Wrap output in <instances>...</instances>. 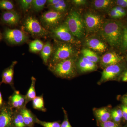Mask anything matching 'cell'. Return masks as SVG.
Here are the masks:
<instances>
[{"label":"cell","instance_id":"cell-28","mask_svg":"<svg viewBox=\"0 0 127 127\" xmlns=\"http://www.w3.org/2000/svg\"><path fill=\"white\" fill-rule=\"evenodd\" d=\"M47 1L46 0H32L31 7L35 11H40L44 8Z\"/></svg>","mask_w":127,"mask_h":127},{"label":"cell","instance_id":"cell-32","mask_svg":"<svg viewBox=\"0 0 127 127\" xmlns=\"http://www.w3.org/2000/svg\"><path fill=\"white\" fill-rule=\"evenodd\" d=\"M120 47L122 51L127 50V27H123L122 40Z\"/></svg>","mask_w":127,"mask_h":127},{"label":"cell","instance_id":"cell-12","mask_svg":"<svg viewBox=\"0 0 127 127\" xmlns=\"http://www.w3.org/2000/svg\"><path fill=\"white\" fill-rule=\"evenodd\" d=\"M7 103L14 110H21L26 105L25 95L21 94L20 91L14 90V92L8 98Z\"/></svg>","mask_w":127,"mask_h":127},{"label":"cell","instance_id":"cell-18","mask_svg":"<svg viewBox=\"0 0 127 127\" xmlns=\"http://www.w3.org/2000/svg\"><path fill=\"white\" fill-rule=\"evenodd\" d=\"M86 44L89 48L99 52H104L107 50V46L105 43L97 38L88 39L86 41Z\"/></svg>","mask_w":127,"mask_h":127},{"label":"cell","instance_id":"cell-10","mask_svg":"<svg viewBox=\"0 0 127 127\" xmlns=\"http://www.w3.org/2000/svg\"><path fill=\"white\" fill-rule=\"evenodd\" d=\"M123 69L122 66L119 64L107 67L103 71L101 77L98 84L115 80L121 74Z\"/></svg>","mask_w":127,"mask_h":127},{"label":"cell","instance_id":"cell-4","mask_svg":"<svg viewBox=\"0 0 127 127\" xmlns=\"http://www.w3.org/2000/svg\"><path fill=\"white\" fill-rule=\"evenodd\" d=\"M75 53V48L71 43L66 42L59 43L52 52L48 65H51L61 61L73 57Z\"/></svg>","mask_w":127,"mask_h":127},{"label":"cell","instance_id":"cell-45","mask_svg":"<svg viewBox=\"0 0 127 127\" xmlns=\"http://www.w3.org/2000/svg\"><path fill=\"white\" fill-rule=\"evenodd\" d=\"M122 102L123 103V105L127 106V95H125L122 97Z\"/></svg>","mask_w":127,"mask_h":127},{"label":"cell","instance_id":"cell-1","mask_svg":"<svg viewBox=\"0 0 127 127\" xmlns=\"http://www.w3.org/2000/svg\"><path fill=\"white\" fill-rule=\"evenodd\" d=\"M123 27L121 22L116 21H109L103 23L100 30L101 36L114 47L121 46Z\"/></svg>","mask_w":127,"mask_h":127},{"label":"cell","instance_id":"cell-49","mask_svg":"<svg viewBox=\"0 0 127 127\" xmlns=\"http://www.w3.org/2000/svg\"></svg>","mask_w":127,"mask_h":127},{"label":"cell","instance_id":"cell-3","mask_svg":"<svg viewBox=\"0 0 127 127\" xmlns=\"http://www.w3.org/2000/svg\"><path fill=\"white\" fill-rule=\"evenodd\" d=\"M64 23L75 37L81 39L84 36V22L77 12L72 11L70 12Z\"/></svg>","mask_w":127,"mask_h":127},{"label":"cell","instance_id":"cell-38","mask_svg":"<svg viewBox=\"0 0 127 127\" xmlns=\"http://www.w3.org/2000/svg\"><path fill=\"white\" fill-rule=\"evenodd\" d=\"M112 112L115 114L117 116L120 117V118H123L122 112L121 109H115L111 111Z\"/></svg>","mask_w":127,"mask_h":127},{"label":"cell","instance_id":"cell-5","mask_svg":"<svg viewBox=\"0 0 127 127\" xmlns=\"http://www.w3.org/2000/svg\"><path fill=\"white\" fill-rule=\"evenodd\" d=\"M23 27L26 31L33 37H45L49 34L48 31L32 16L28 17L23 23Z\"/></svg>","mask_w":127,"mask_h":127},{"label":"cell","instance_id":"cell-41","mask_svg":"<svg viewBox=\"0 0 127 127\" xmlns=\"http://www.w3.org/2000/svg\"><path fill=\"white\" fill-rule=\"evenodd\" d=\"M121 109L122 112L123 118L124 119L127 115V106L123 105L121 106Z\"/></svg>","mask_w":127,"mask_h":127},{"label":"cell","instance_id":"cell-40","mask_svg":"<svg viewBox=\"0 0 127 127\" xmlns=\"http://www.w3.org/2000/svg\"><path fill=\"white\" fill-rule=\"evenodd\" d=\"M111 117L114 122L118 123L121 121V118L111 112Z\"/></svg>","mask_w":127,"mask_h":127},{"label":"cell","instance_id":"cell-42","mask_svg":"<svg viewBox=\"0 0 127 127\" xmlns=\"http://www.w3.org/2000/svg\"><path fill=\"white\" fill-rule=\"evenodd\" d=\"M60 1V0H48L47 1L46 4L48 6L54 5L58 3Z\"/></svg>","mask_w":127,"mask_h":127},{"label":"cell","instance_id":"cell-39","mask_svg":"<svg viewBox=\"0 0 127 127\" xmlns=\"http://www.w3.org/2000/svg\"><path fill=\"white\" fill-rule=\"evenodd\" d=\"M72 2L76 5L81 6L86 4V1L84 0H72Z\"/></svg>","mask_w":127,"mask_h":127},{"label":"cell","instance_id":"cell-31","mask_svg":"<svg viewBox=\"0 0 127 127\" xmlns=\"http://www.w3.org/2000/svg\"><path fill=\"white\" fill-rule=\"evenodd\" d=\"M21 9L24 11H27L32 7V0H18Z\"/></svg>","mask_w":127,"mask_h":127},{"label":"cell","instance_id":"cell-11","mask_svg":"<svg viewBox=\"0 0 127 127\" xmlns=\"http://www.w3.org/2000/svg\"><path fill=\"white\" fill-rule=\"evenodd\" d=\"M14 110L5 102L0 110V127H13L12 119Z\"/></svg>","mask_w":127,"mask_h":127},{"label":"cell","instance_id":"cell-8","mask_svg":"<svg viewBox=\"0 0 127 127\" xmlns=\"http://www.w3.org/2000/svg\"><path fill=\"white\" fill-rule=\"evenodd\" d=\"M53 35L57 39L65 42L73 44L76 42L65 23L59 25L51 30Z\"/></svg>","mask_w":127,"mask_h":127},{"label":"cell","instance_id":"cell-13","mask_svg":"<svg viewBox=\"0 0 127 127\" xmlns=\"http://www.w3.org/2000/svg\"><path fill=\"white\" fill-rule=\"evenodd\" d=\"M123 59L122 57L120 56L116 53L108 52L103 56L101 60V65L104 68L108 66L119 64Z\"/></svg>","mask_w":127,"mask_h":127},{"label":"cell","instance_id":"cell-19","mask_svg":"<svg viewBox=\"0 0 127 127\" xmlns=\"http://www.w3.org/2000/svg\"><path fill=\"white\" fill-rule=\"evenodd\" d=\"M31 83L30 88L28 89L26 94L25 95L26 104L31 101H32L36 97V94L35 90V84L36 79L34 77H32L31 78Z\"/></svg>","mask_w":127,"mask_h":127},{"label":"cell","instance_id":"cell-48","mask_svg":"<svg viewBox=\"0 0 127 127\" xmlns=\"http://www.w3.org/2000/svg\"><path fill=\"white\" fill-rule=\"evenodd\" d=\"M127 127V126H125V127Z\"/></svg>","mask_w":127,"mask_h":127},{"label":"cell","instance_id":"cell-2","mask_svg":"<svg viewBox=\"0 0 127 127\" xmlns=\"http://www.w3.org/2000/svg\"><path fill=\"white\" fill-rule=\"evenodd\" d=\"M49 69L56 76L62 78L71 79L77 75L76 65L73 57L49 66Z\"/></svg>","mask_w":127,"mask_h":127},{"label":"cell","instance_id":"cell-15","mask_svg":"<svg viewBox=\"0 0 127 127\" xmlns=\"http://www.w3.org/2000/svg\"><path fill=\"white\" fill-rule=\"evenodd\" d=\"M76 66L78 70L82 73L93 71L97 69L96 64L90 61L83 56L78 60Z\"/></svg>","mask_w":127,"mask_h":127},{"label":"cell","instance_id":"cell-22","mask_svg":"<svg viewBox=\"0 0 127 127\" xmlns=\"http://www.w3.org/2000/svg\"><path fill=\"white\" fill-rule=\"evenodd\" d=\"M17 62L16 61H14L12 62L11 66V68L10 71L9 72V74L4 79H2L0 82L1 84L4 83L5 84H9L11 86L12 88L14 90H15L14 86V67L16 64L17 63Z\"/></svg>","mask_w":127,"mask_h":127},{"label":"cell","instance_id":"cell-9","mask_svg":"<svg viewBox=\"0 0 127 127\" xmlns=\"http://www.w3.org/2000/svg\"><path fill=\"white\" fill-rule=\"evenodd\" d=\"M84 22L87 32L90 33L100 31L104 23L100 16L90 12L85 15Z\"/></svg>","mask_w":127,"mask_h":127},{"label":"cell","instance_id":"cell-17","mask_svg":"<svg viewBox=\"0 0 127 127\" xmlns=\"http://www.w3.org/2000/svg\"><path fill=\"white\" fill-rule=\"evenodd\" d=\"M25 125L27 127H34L36 123V116L26 107L20 110Z\"/></svg>","mask_w":127,"mask_h":127},{"label":"cell","instance_id":"cell-44","mask_svg":"<svg viewBox=\"0 0 127 127\" xmlns=\"http://www.w3.org/2000/svg\"><path fill=\"white\" fill-rule=\"evenodd\" d=\"M122 80L123 82H127V70L125 71L123 74Z\"/></svg>","mask_w":127,"mask_h":127},{"label":"cell","instance_id":"cell-23","mask_svg":"<svg viewBox=\"0 0 127 127\" xmlns=\"http://www.w3.org/2000/svg\"><path fill=\"white\" fill-rule=\"evenodd\" d=\"M32 106L34 109L42 112H46L47 109L45 106L43 94L36 96L32 100Z\"/></svg>","mask_w":127,"mask_h":127},{"label":"cell","instance_id":"cell-47","mask_svg":"<svg viewBox=\"0 0 127 127\" xmlns=\"http://www.w3.org/2000/svg\"><path fill=\"white\" fill-rule=\"evenodd\" d=\"M124 119L125 120H126V121H127V117H126Z\"/></svg>","mask_w":127,"mask_h":127},{"label":"cell","instance_id":"cell-30","mask_svg":"<svg viewBox=\"0 0 127 127\" xmlns=\"http://www.w3.org/2000/svg\"><path fill=\"white\" fill-rule=\"evenodd\" d=\"M14 8V3L11 1L7 0H2L0 1V8L6 10V11H11L13 10Z\"/></svg>","mask_w":127,"mask_h":127},{"label":"cell","instance_id":"cell-34","mask_svg":"<svg viewBox=\"0 0 127 127\" xmlns=\"http://www.w3.org/2000/svg\"><path fill=\"white\" fill-rule=\"evenodd\" d=\"M64 114V119L63 122L61 124V127H72L69 122L68 114L67 111L62 108Z\"/></svg>","mask_w":127,"mask_h":127},{"label":"cell","instance_id":"cell-7","mask_svg":"<svg viewBox=\"0 0 127 127\" xmlns=\"http://www.w3.org/2000/svg\"><path fill=\"white\" fill-rule=\"evenodd\" d=\"M4 38L9 43L13 45H19L26 42L28 40L27 34L18 29L6 28L4 32Z\"/></svg>","mask_w":127,"mask_h":127},{"label":"cell","instance_id":"cell-36","mask_svg":"<svg viewBox=\"0 0 127 127\" xmlns=\"http://www.w3.org/2000/svg\"><path fill=\"white\" fill-rule=\"evenodd\" d=\"M116 3L118 6L123 8L127 7V0H117Z\"/></svg>","mask_w":127,"mask_h":127},{"label":"cell","instance_id":"cell-24","mask_svg":"<svg viewBox=\"0 0 127 127\" xmlns=\"http://www.w3.org/2000/svg\"><path fill=\"white\" fill-rule=\"evenodd\" d=\"M82 53L83 57L94 63L96 64L100 61L97 54L90 49L84 48L82 50Z\"/></svg>","mask_w":127,"mask_h":127},{"label":"cell","instance_id":"cell-16","mask_svg":"<svg viewBox=\"0 0 127 127\" xmlns=\"http://www.w3.org/2000/svg\"><path fill=\"white\" fill-rule=\"evenodd\" d=\"M94 113L98 123L111 120V111L108 107L94 109Z\"/></svg>","mask_w":127,"mask_h":127},{"label":"cell","instance_id":"cell-37","mask_svg":"<svg viewBox=\"0 0 127 127\" xmlns=\"http://www.w3.org/2000/svg\"><path fill=\"white\" fill-rule=\"evenodd\" d=\"M113 8L117 11L123 17L124 16L127 14V12L124 9V8L119 6H116V7H114Z\"/></svg>","mask_w":127,"mask_h":127},{"label":"cell","instance_id":"cell-27","mask_svg":"<svg viewBox=\"0 0 127 127\" xmlns=\"http://www.w3.org/2000/svg\"><path fill=\"white\" fill-rule=\"evenodd\" d=\"M111 4L110 0H95L94 1V6L96 9L103 10L107 9Z\"/></svg>","mask_w":127,"mask_h":127},{"label":"cell","instance_id":"cell-21","mask_svg":"<svg viewBox=\"0 0 127 127\" xmlns=\"http://www.w3.org/2000/svg\"><path fill=\"white\" fill-rule=\"evenodd\" d=\"M12 124L13 127H27L24 123L20 110H14Z\"/></svg>","mask_w":127,"mask_h":127},{"label":"cell","instance_id":"cell-6","mask_svg":"<svg viewBox=\"0 0 127 127\" xmlns=\"http://www.w3.org/2000/svg\"><path fill=\"white\" fill-rule=\"evenodd\" d=\"M63 16V13L50 10L42 15L41 21L47 30H51L59 25Z\"/></svg>","mask_w":127,"mask_h":127},{"label":"cell","instance_id":"cell-14","mask_svg":"<svg viewBox=\"0 0 127 127\" xmlns=\"http://www.w3.org/2000/svg\"><path fill=\"white\" fill-rule=\"evenodd\" d=\"M20 19V15L14 10L4 12L1 15L2 22L9 26L17 25L19 23Z\"/></svg>","mask_w":127,"mask_h":127},{"label":"cell","instance_id":"cell-25","mask_svg":"<svg viewBox=\"0 0 127 127\" xmlns=\"http://www.w3.org/2000/svg\"><path fill=\"white\" fill-rule=\"evenodd\" d=\"M43 46L44 44L43 42L38 39L32 41L29 43L30 51L35 53L41 51L43 49Z\"/></svg>","mask_w":127,"mask_h":127},{"label":"cell","instance_id":"cell-35","mask_svg":"<svg viewBox=\"0 0 127 127\" xmlns=\"http://www.w3.org/2000/svg\"><path fill=\"white\" fill-rule=\"evenodd\" d=\"M109 15L113 18H119L123 17L122 16L113 8L109 12Z\"/></svg>","mask_w":127,"mask_h":127},{"label":"cell","instance_id":"cell-43","mask_svg":"<svg viewBox=\"0 0 127 127\" xmlns=\"http://www.w3.org/2000/svg\"><path fill=\"white\" fill-rule=\"evenodd\" d=\"M1 84H2L0 82V88ZM5 102L3 100L2 93H1L0 89V110L4 106Z\"/></svg>","mask_w":127,"mask_h":127},{"label":"cell","instance_id":"cell-29","mask_svg":"<svg viewBox=\"0 0 127 127\" xmlns=\"http://www.w3.org/2000/svg\"><path fill=\"white\" fill-rule=\"evenodd\" d=\"M36 123L43 127H61V125L59 121L47 122L42 121L38 118L37 119Z\"/></svg>","mask_w":127,"mask_h":127},{"label":"cell","instance_id":"cell-46","mask_svg":"<svg viewBox=\"0 0 127 127\" xmlns=\"http://www.w3.org/2000/svg\"><path fill=\"white\" fill-rule=\"evenodd\" d=\"M2 34H1V32L0 31V42L1 41V39H2Z\"/></svg>","mask_w":127,"mask_h":127},{"label":"cell","instance_id":"cell-26","mask_svg":"<svg viewBox=\"0 0 127 127\" xmlns=\"http://www.w3.org/2000/svg\"><path fill=\"white\" fill-rule=\"evenodd\" d=\"M48 7L50 8V10L61 13H63L67 10L68 5L65 1L60 0V1L56 4L50 6Z\"/></svg>","mask_w":127,"mask_h":127},{"label":"cell","instance_id":"cell-33","mask_svg":"<svg viewBox=\"0 0 127 127\" xmlns=\"http://www.w3.org/2000/svg\"><path fill=\"white\" fill-rule=\"evenodd\" d=\"M98 124L100 127H120L119 124L113 120H108L105 122L99 123Z\"/></svg>","mask_w":127,"mask_h":127},{"label":"cell","instance_id":"cell-20","mask_svg":"<svg viewBox=\"0 0 127 127\" xmlns=\"http://www.w3.org/2000/svg\"><path fill=\"white\" fill-rule=\"evenodd\" d=\"M52 46L50 42L46 43L42 50L41 51V55L43 63L45 65H48L50 57L52 53Z\"/></svg>","mask_w":127,"mask_h":127}]
</instances>
